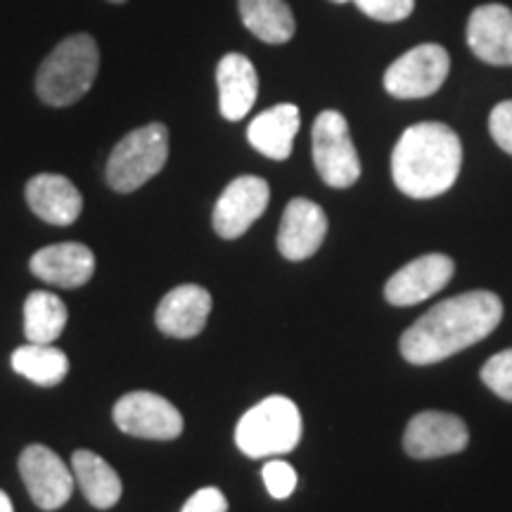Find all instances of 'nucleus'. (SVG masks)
I'll use <instances>...</instances> for the list:
<instances>
[{
    "label": "nucleus",
    "mask_w": 512,
    "mask_h": 512,
    "mask_svg": "<svg viewBox=\"0 0 512 512\" xmlns=\"http://www.w3.org/2000/svg\"><path fill=\"white\" fill-rule=\"evenodd\" d=\"M313 164L330 188H351L361 176V159L342 114L325 110L313 121Z\"/></svg>",
    "instance_id": "6"
},
{
    "label": "nucleus",
    "mask_w": 512,
    "mask_h": 512,
    "mask_svg": "<svg viewBox=\"0 0 512 512\" xmlns=\"http://www.w3.org/2000/svg\"><path fill=\"white\" fill-rule=\"evenodd\" d=\"M238 3L242 24L259 41L271 43V46L292 41L297 24L285 0H238Z\"/></svg>",
    "instance_id": "21"
},
{
    "label": "nucleus",
    "mask_w": 512,
    "mask_h": 512,
    "mask_svg": "<svg viewBox=\"0 0 512 512\" xmlns=\"http://www.w3.org/2000/svg\"><path fill=\"white\" fill-rule=\"evenodd\" d=\"M332 3H351V0H332Z\"/></svg>",
    "instance_id": "31"
},
{
    "label": "nucleus",
    "mask_w": 512,
    "mask_h": 512,
    "mask_svg": "<svg viewBox=\"0 0 512 512\" xmlns=\"http://www.w3.org/2000/svg\"><path fill=\"white\" fill-rule=\"evenodd\" d=\"M261 477H264V484L275 501H285L294 494L297 489V472L290 463L285 460H271V463L264 465L261 470Z\"/></svg>",
    "instance_id": "25"
},
{
    "label": "nucleus",
    "mask_w": 512,
    "mask_h": 512,
    "mask_svg": "<svg viewBox=\"0 0 512 512\" xmlns=\"http://www.w3.org/2000/svg\"><path fill=\"white\" fill-rule=\"evenodd\" d=\"M451 57L437 43H422L401 55L384 74V88L401 100L430 98L444 86Z\"/></svg>",
    "instance_id": "7"
},
{
    "label": "nucleus",
    "mask_w": 512,
    "mask_h": 512,
    "mask_svg": "<svg viewBox=\"0 0 512 512\" xmlns=\"http://www.w3.org/2000/svg\"><path fill=\"white\" fill-rule=\"evenodd\" d=\"M169 159V128L147 124L126 133L107 159V185L117 192H133L155 178Z\"/></svg>",
    "instance_id": "5"
},
{
    "label": "nucleus",
    "mask_w": 512,
    "mask_h": 512,
    "mask_svg": "<svg viewBox=\"0 0 512 512\" xmlns=\"http://www.w3.org/2000/svg\"><path fill=\"white\" fill-rule=\"evenodd\" d=\"M29 268L43 283L76 290L93 278L95 254L81 242H60V245L38 249L31 256Z\"/></svg>",
    "instance_id": "15"
},
{
    "label": "nucleus",
    "mask_w": 512,
    "mask_h": 512,
    "mask_svg": "<svg viewBox=\"0 0 512 512\" xmlns=\"http://www.w3.org/2000/svg\"><path fill=\"white\" fill-rule=\"evenodd\" d=\"M67 306L53 292H34L24 302V337L34 344H53L67 325Z\"/></svg>",
    "instance_id": "23"
},
{
    "label": "nucleus",
    "mask_w": 512,
    "mask_h": 512,
    "mask_svg": "<svg viewBox=\"0 0 512 512\" xmlns=\"http://www.w3.org/2000/svg\"><path fill=\"white\" fill-rule=\"evenodd\" d=\"M467 46L479 60L496 67H512V10L486 3L470 15Z\"/></svg>",
    "instance_id": "13"
},
{
    "label": "nucleus",
    "mask_w": 512,
    "mask_h": 512,
    "mask_svg": "<svg viewBox=\"0 0 512 512\" xmlns=\"http://www.w3.org/2000/svg\"><path fill=\"white\" fill-rule=\"evenodd\" d=\"M356 8L377 22H401L411 15L415 0H351Z\"/></svg>",
    "instance_id": "26"
},
{
    "label": "nucleus",
    "mask_w": 512,
    "mask_h": 512,
    "mask_svg": "<svg viewBox=\"0 0 512 512\" xmlns=\"http://www.w3.org/2000/svg\"><path fill=\"white\" fill-rule=\"evenodd\" d=\"M470 441L467 425L458 415L425 411L408 422L403 434V448L411 458L430 460L460 453Z\"/></svg>",
    "instance_id": "11"
},
{
    "label": "nucleus",
    "mask_w": 512,
    "mask_h": 512,
    "mask_svg": "<svg viewBox=\"0 0 512 512\" xmlns=\"http://www.w3.org/2000/svg\"><path fill=\"white\" fill-rule=\"evenodd\" d=\"M328 233V216L316 202L297 197L285 207L280 221L278 249L285 259L304 261L318 252Z\"/></svg>",
    "instance_id": "14"
},
{
    "label": "nucleus",
    "mask_w": 512,
    "mask_h": 512,
    "mask_svg": "<svg viewBox=\"0 0 512 512\" xmlns=\"http://www.w3.org/2000/svg\"><path fill=\"white\" fill-rule=\"evenodd\" d=\"M181 512H228V501L216 486H207L192 494Z\"/></svg>",
    "instance_id": "28"
},
{
    "label": "nucleus",
    "mask_w": 512,
    "mask_h": 512,
    "mask_svg": "<svg viewBox=\"0 0 512 512\" xmlns=\"http://www.w3.org/2000/svg\"><path fill=\"white\" fill-rule=\"evenodd\" d=\"M114 422L121 432L138 439L171 441L181 437L183 415L171 401L152 392H131L114 406Z\"/></svg>",
    "instance_id": "8"
},
{
    "label": "nucleus",
    "mask_w": 512,
    "mask_h": 512,
    "mask_svg": "<svg viewBox=\"0 0 512 512\" xmlns=\"http://www.w3.org/2000/svg\"><path fill=\"white\" fill-rule=\"evenodd\" d=\"M0 512H15V508H12L10 496L5 494V491H0Z\"/></svg>",
    "instance_id": "29"
},
{
    "label": "nucleus",
    "mask_w": 512,
    "mask_h": 512,
    "mask_svg": "<svg viewBox=\"0 0 512 512\" xmlns=\"http://www.w3.org/2000/svg\"><path fill=\"white\" fill-rule=\"evenodd\" d=\"M211 313V294L200 285L174 287L159 302L155 323L164 335L176 339L197 337Z\"/></svg>",
    "instance_id": "16"
},
{
    "label": "nucleus",
    "mask_w": 512,
    "mask_h": 512,
    "mask_svg": "<svg viewBox=\"0 0 512 512\" xmlns=\"http://www.w3.org/2000/svg\"><path fill=\"white\" fill-rule=\"evenodd\" d=\"M503 302L494 292L475 290L434 306L403 332L401 354L413 366H432L482 342L498 328Z\"/></svg>",
    "instance_id": "1"
},
{
    "label": "nucleus",
    "mask_w": 512,
    "mask_h": 512,
    "mask_svg": "<svg viewBox=\"0 0 512 512\" xmlns=\"http://www.w3.org/2000/svg\"><path fill=\"white\" fill-rule=\"evenodd\" d=\"M107 3H114V5H121V3H126V0H107Z\"/></svg>",
    "instance_id": "30"
},
{
    "label": "nucleus",
    "mask_w": 512,
    "mask_h": 512,
    "mask_svg": "<svg viewBox=\"0 0 512 512\" xmlns=\"http://www.w3.org/2000/svg\"><path fill=\"white\" fill-rule=\"evenodd\" d=\"M12 368L17 375L41 387H55L69 373V358L53 344H24L12 354Z\"/></svg>",
    "instance_id": "22"
},
{
    "label": "nucleus",
    "mask_w": 512,
    "mask_h": 512,
    "mask_svg": "<svg viewBox=\"0 0 512 512\" xmlns=\"http://www.w3.org/2000/svg\"><path fill=\"white\" fill-rule=\"evenodd\" d=\"M456 273V264L446 254H425L399 268L384 285V297L394 306H413L444 290Z\"/></svg>",
    "instance_id": "12"
},
{
    "label": "nucleus",
    "mask_w": 512,
    "mask_h": 512,
    "mask_svg": "<svg viewBox=\"0 0 512 512\" xmlns=\"http://www.w3.org/2000/svg\"><path fill=\"white\" fill-rule=\"evenodd\" d=\"M299 121H302V117H299L297 105H290V102L275 105L252 119V124L247 128L249 145L264 157L283 162L292 155Z\"/></svg>",
    "instance_id": "19"
},
{
    "label": "nucleus",
    "mask_w": 512,
    "mask_h": 512,
    "mask_svg": "<svg viewBox=\"0 0 512 512\" xmlns=\"http://www.w3.org/2000/svg\"><path fill=\"white\" fill-rule=\"evenodd\" d=\"M72 470L83 496L93 508L110 510L119 503L124 486H121L117 470L107 460H102L98 453L86 451V448L76 451L72 456Z\"/></svg>",
    "instance_id": "20"
},
{
    "label": "nucleus",
    "mask_w": 512,
    "mask_h": 512,
    "mask_svg": "<svg viewBox=\"0 0 512 512\" xmlns=\"http://www.w3.org/2000/svg\"><path fill=\"white\" fill-rule=\"evenodd\" d=\"M19 475L31 501L41 510H57L72 498L74 475L64 460L48 446H27L19 456Z\"/></svg>",
    "instance_id": "9"
},
{
    "label": "nucleus",
    "mask_w": 512,
    "mask_h": 512,
    "mask_svg": "<svg viewBox=\"0 0 512 512\" xmlns=\"http://www.w3.org/2000/svg\"><path fill=\"white\" fill-rule=\"evenodd\" d=\"M271 200V188L259 176H238L221 192L214 207V230L223 240H238L261 219Z\"/></svg>",
    "instance_id": "10"
},
{
    "label": "nucleus",
    "mask_w": 512,
    "mask_h": 512,
    "mask_svg": "<svg viewBox=\"0 0 512 512\" xmlns=\"http://www.w3.org/2000/svg\"><path fill=\"white\" fill-rule=\"evenodd\" d=\"M463 145L458 133L439 121H422L403 131L392 155L396 188L413 200L444 195L458 181Z\"/></svg>",
    "instance_id": "2"
},
{
    "label": "nucleus",
    "mask_w": 512,
    "mask_h": 512,
    "mask_svg": "<svg viewBox=\"0 0 512 512\" xmlns=\"http://www.w3.org/2000/svg\"><path fill=\"white\" fill-rule=\"evenodd\" d=\"M216 86H219V107L228 121L245 119L259 95V76L249 57L228 53L216 67Z\"/></svg>",
    "instance_id": "18"
},
{
    "label": "nucleus",
    "mask_w": 512,
    "mask_h": 512,
    "mask_svg": "<svg viewBox=\"0 0 512 512\" xmlns=\"http://www.w3.org/2000/svg\"><path fill=\"white\" fill-rule=\"evenodd\" d=\"M482 382L496 396L512 401V349H505L484 363Z\"/></svg>",
    "instance_id": "24"
},
{
    "label": "nucleus",
    "mask_w": 512,
    "mask_h": 512,
    "mask_svg": "<svg viewBox=\"0 0 512 512\" xmlns=\"http://www.w3.org/2000/svg\"><path fill=\"white\" fill-rule=\"evenodd\" d=\"M489 131L494 136L496 145L503 152L512 155V100H505L494 107L489 117Z\"/></svg>",
    "instance_id": "27"
},
{
    "label": "nucleus",
    "mask_w": 512,
    "mask_h": 512,
    "mask_svg": "<svg viewBox=\"0 0 512 512\" xmlns=\"http://www.w3.org/2000/svg\"><path fill=\"white\" fill-rule=\"evenodd\" d=\"M100 50L93 36L74 34L57 43L36 74V93L50 107H69L93 88Z\"/></svg>",
    "instance_id": "3"
},
{
    "label": "nucleus",
    "mask_w": 512,
    "mask_h": 512,
    "mask_svg": "<svg viewBox=\"0 0 512 512\" xmlns=\"http://www.w3.org/2000/svg\"><path fill=\"white\" fill-rule=\"evenodd\" d=\"M29 209L50 226H72L81 216L83 197L67 176L38 174L27 183Z\"/></svg>",
    "instance_id": "17"
},
{
    "label": "nucleus",
    "mask_w": 512,
    "mask_h": 512,
    "mask_svg": "<svg viewBox=\"0 0 512 512\" xmlns=\"http://www.w3.org/2000/svg\"><path fill=\"white\" fill-rule=\"evenodd\" d=\"M302 439V413L287 396H268L242 415L235 444L249 458L285 456Z\"/></svg>",
    "instance_id": "4"
}]
</instances>
